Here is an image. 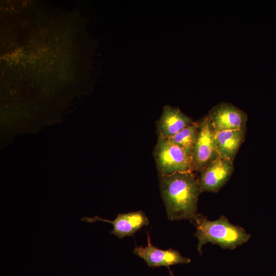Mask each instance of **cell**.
<instances>
[{"label":"cell","mask_w":276,"mask_h":276,"mask_svg":"<svg viewBox=\"0 0 276 276\" xmlns=\"http://www.w3.org/2000/svg\"><path fill=\"white\" fill-rule=\"evenodd\" d=\"M133 254L143 259L149 267L169 266L187 264L191 262L189 258L182 256L176 250L172 248L161 249L154 246L148 236V244L145 246H136Z\"/></svg>","instance_id":"obj_8"},{"label":"cell","mask_w":276,"mask_h":276,"mask_svg":"<svg viewBox=\"0 0 276 276\" xmlns=\"http://www.w3.org/2000/svg\"><path fill=\"white\" fill-rule=\"evenodd\" d=\"M81 220L89 223H94L97 221L110 223L113 227L110 233L120 239L133 236L142 227L149 224L148 217L142 211L119 214L112 221L103 219L98 216L94 217H84Z\"/></svg>","instance_id":"obj_7"},{"label":"cell","mask_w":276,"mask_h":276,"mask_svg":"<svg viewBox=\"0 0 276 276\" xmlns=\"http://www.w3.org/2000/svg\"><path fill=\"white\" fill-rule=\"evenodd\" d=\"M217 131L238 129L245 126L247 115L228 103H220L209 111L208 115Z\"/></svg>","instance_id":"obj_9"},{"label":"cell","mask_w":276,"mask_h":276,"mask_svg":"<svg viewBox=\"0 0 276 276\" xmlns=\"http://www.w3.org/2000/svg\"><path fill=\"white\" fill-rule=\"evenodd\" d=\"M162 197L168 219L189 220L192 223L197 213V202L202 192L199 179L192 171L158 175Z\"/></svg>","instance_id":"obj_2"},{"label":"cell","mask_w":276,"mask_h":276,"mask_svg":"<svg viewBox=\"0 0 276 276\" xmlns=\"http://www.w3.org/2000/svg\"><path fill=\"white\" fill-rule=\"evenodd\" d=\"M192 223L196 227L194 236L197 238V250L202 254V246L207 243L219 246L223 249H234L247 242L251 236L239 225L231 223L224 216L214 221L198 214Z\"/></svg>","instance_id":"obj_3"},{"label":"cell","mask_w":276,"mask_h":276,"mask_svg":"<svg viewBox=\"0 0 276 276\" xmlns=\"http://www.w3.org/2000/svg\"><path fill=\"white\" fill-rule=\"evenodd\" d=\"M245 126L238 129L217 131L215 142L218 156L233 162L245 135Z\"/></svg>","instance_id":"obj_11"},{"label":"cell","mask_w":276,"mask_h":276,"mask_svg":"<svg viewBox=\"0 0 276 276\" xmlns=\"http://www.w3.org/2000/svg\"><path fill=\"white\" fill-rule=\"evenodd\" d=\"M194 122L177 107L165 106L156 122L158 137L171 138Z\"/></svg>","instance_id":"obj_10"},{"label":"cell","mask_w":276,"mask_h":276,"mask_svg":"<svg viewBox=\"0 0 276 276\" xmlns=\"http://www.w3.org/2000/svg\"><path fill=\"white\" fill-rule=\"evenodd\" d=\"M86 33L78 8L1 2L2 110L43 111L80 95L89 73Z\"/></svg>","instance_id":"obj_1"},{"label":"cell","mask_w":276,"mask_h":276,"mask_svg":"<svg viewBox=\"0 0 276 276\" xmlns=\"http://www.w3.org/2000/svg\"><path fill=\"white\" fill-rule=\"evenodd\" d=\"M234 170L233 162L219 156L200 171L199 179L202 192L216 193L227 182Z\"/></svg>","instance_id":"obj_6"},{"label":"cell","mask_w":276,"mask_h":276,"mask_svg":"<svg viewBox=\"0 0 276 276\" xmlns=\"http://www.w3.org/2000/svg\"><path fill=\"white\" fill-rule=\"evenodd\" d=\"M153 155L158 175L192 171V157L169 138L158 137Z\"/></svg>","instance_id":"obj_4"},{"label":"cell","mask_w":276,"mask_h":276,"mask_svg":"<svg viewBox=\"0 0 276 276\" xmlns=\"http://www.w3.org/2000/svg\"><path fill=\"white\" fill-rule=\"evenodd\" d=\"M198 122H194L174 136L169 138L173 142L182 148L192 157L193 147L195 143L198 131Z\"/></svg>","instance_id":"obj_12"},{"label":"cell","mask_w":276,"mask_h":276,"mask_svg":"<svg viewBox=\"0 0 276 276\" xmlns=\"http://www.w3.org/2000/svg\"><path fill=\"white\" fill-rule=\"evenodd\" d=\"M198 131L192 152V171L200 172L210 162L218 157L216 130L208 116L198 122Z\"/></svg>","instance_id":"obj_5"}]
</instances>
